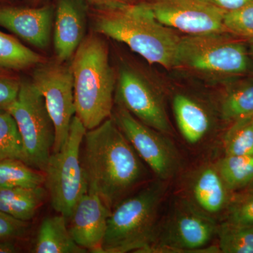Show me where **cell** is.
Masks as SVG:
<instances>
[{
	"instance_id": "cell-24",
	"label": "cell",
	"mask_w": 253,
	"mask_h": 253,
	"mask_svg": "<svg viewBox=\"0 0 253 253\" xmlns=\"http://www.w3.org/2000/svg\"><path fill=\"white\" fill-rule=\"evenodd\" d=\"M219 251L253 253V226L226 221L217 229Z\"/></svg>"
},
{
	"instance_id": "cell-13",
	"label": "cell",
	"mask_w": 253,
	"mask_h": 253,
	"mask_svg": "<svg viewBox=\"0 0 253 253\" xmlns=\"http://www.w3.org/2000/svg\"><path fill=\"white\" fill-rule=\"evenodd\" d=\"M111 212L97 194L87 191L83 195L68 219L75 242L86 251L101 253Z\"/></svg>"
},
{
	"instance_id": "cell-19",
	"label": "cell",
	"mask_w": 253,
	"mask_h": 253,
	"mask_svg": "<svg viewBox=\"0 0 253 253\" xmlns=\"http://www.w3.org/2000/svg\"><path fill=\"white\" fill-rule=\"evenodd\" d=\"M46 193L43 186L0 189V211L29 221L44 202Z\"/></svg>"
},
{
	"instance_id": "cell-4",
	"label": "cell",
	"mask_w": 253,
	"mask_h": 253,
	"mask_svg": "<svg viewBox=\"0 0 253 253\" xmlns=\"http://www.w3.org/2000/svg\"><path fill=\"white\" fill-rule=\"evenodd\" d=\"M166 191L157 179L129 195L111 210L101 253H146L158 231V214Z\"/></svg>"
},
{
	"instance_id": "cell-27",
	"label": "cell",
	"mask_w": 253,
	"mask_h": 253,
	"mask_svg": "<svg viewBox=\"0 0 253 253\" xmlns=\"http://www.w3.org/2000/svg\"><path fill=\"white\" fill-rule=\"evenodd\" d=\"M224 26L226 33L251 39L253 36V1L226 12Z\"/></svg>"
},
{
	"instance_id": "cell-9",
	"label": "cell",
	"mask_w": 253,
	"mask_h": 253,
	"mask_svg": "<svg viewBox=\"0 0 253 253\" xmlns=\"http://www.w3.org/2000/svg\"><path fill=\"white\" fill-rule=\"evenodd\" d=\"M111 117L158 179L166 181L174 177L179 170L180 158L172 141L120 105Z\"/></svg>"
},
{
	"instance_id": "cell-28",
	"label": "cell",
	"mask_w": 253,
	"mask_h": 253,
	"mask_svg": "<svg viewBox=\"0 0 253 253\" xmlns=\"http://www.w3.org/2000/svg\"><path fill=\"white\" fill-rule=\"evenodd\" d=\"M16 73L17 71L0 66V111H7L17 99L21 78Z\"/></svg>"
},
{
	"instance_id": "cell-25",
	"label": "cell",
	"mask_w": 253,
	"mask_h": 253,
	"mask_svg": "<svg viewBox=\"0 0 253 253\" xmlns=\"http://www.w3.org/2000/svg\"><path fill=\"white\" fill-rule=\"evenodd\" d=\"M229 156H253V115L234 121L224 138Z\"/></svg>"
},
{
	"instance_id": "cell-32",
	"label": "cell",
	"mask_w": 253,
	"mask_h": 253,
	"mask_svg": "<svg viewBox=\"0 0 253 253\" xmlns=\"http://www.w3.org/2000/svg\"><path fill=\"white\" fill-rule=\"evenodd\" d=\"M88 1L96 6L97 9L113 7V6L128 2L127 0H88Z\"/></svg>"
},
{
	"instance_id": "cell-17",
	"label": "cell",
	"mask_w": 253,
	"mask_h": 253,
	"mask_svg": "<svg viewBox=\"0 0 253 253\" xmlns=\"http://www.w3.org/2000/svg\"><path fill=\"white\" fill-rule=\"evenodd\" d=\"M173 111L181 135L190 144L202 140L211 126L207 112L196 101L184 94L173 99Z\"/></svg>"
},
{
	"instance_id": "cell-21",
	"label": "cell",
	"mask_w": 253,
	"mask_h": 253,
	"mask_svg": "<svg viewBox=\"0 0 253 253\" xmlns=\"http://www.w3.org/2000/svg\"><path fill=\"white\" fill-rule=\"evenodd\" d=\"M44 173L38 170L19 159L0 161V189L36 188L43 186Z\"/></svg>"
},
{
	"instance_id": "cell-23",
	"label": "cell",
	"mask_w": 253,
	"mask_h": 253,
	"mask_svg": "<svg viewBox=\"0 0 253 253\" xmlns=\"http://www.w3.org/2000/svg\"><path fill=\"white\" fill-rule=\"evenodd\" d=\"M224 119L234 121L253 115V78L244 80L233 86L221 106Z\"/></svg>"
},
{
	"instance_id": "cell-11",
	"label": "cell",
	"mask_w": 253,
	"mask_h": 253,
	"mask_svg": "<svg viewBox=\"0 0 253 253\" xmlns=\"http://www.w3.org/2000/svg\"><path fill=\"white\" fill-rule=\"evenodd\" d=\"M160 23L187 35L226 33L225 11L202 0H147Z\"/></svg>"
},
{
	"instance_id": "cell-15",
	"label": "cell",
	"mask_w": 253,
	"mask_h": 253,
	"mask_svg": "<svg viewBox=\"0 0 253 253\" xmlns=\"http://www.w3.org/2000/svg\"><path fill=\"white\" fill-rule=\"evenodd\" d=\"M86 9L83 0H58L54 14V46L56 59H72L85 38Z\"/></svg>"
},
{
	"instance_id": "cell-18",
	"label": "cell",
	"mask_w": 253,
	"mask_h": 253,
	"mask_svg": "<svg viewBox=\"0 0 253 253\" xmlns=\"http://www.w3.org/2000/svg\"><path fill=\"white\" fill-rule=\"evenodd\" d=\"M192 189L198 207L208 214L220 212L227 204L229 190L217 168L203 169L194 179Z\"/></svg>"
},
{
	"instance_id": "cell-29",
	"label": "cell",
	"mask_w": 253,
	"mask_h": 253,
	"mask_svg": "<svg viewBox=\"0 0 253 253\" xmlns=\"http://www.w3.org/2000/svg\"><path fill=\"white\" fill-rule=\"evenodd\" d=\"M29 230L28 221L21 220L0 211V241L21 242Z\"/></svg>"
},
{
	"instance_id": "cell-36",
	"label": "cell",
	"mask_w": 253,
	"mask_h": 253,
	"mask_svg": "<svg viewBox=\"0 0 253 253\" xmlns=\"http://www.w3.org/2000/svg\"><path fill=\"white\" fill-rule=\"evenodd\" d=\"M249 41H251L253 43V36L251 38V39H249Z\"/></svg>"
},
{
	"instance_id": "cell-1",
	"label": "cell",
	"mask_w": 253,
	"mask_h": 253,
	"mask_svg": "<svg viewBox=\"0 0 253 253\" xmlns=\"http://www.w3.org/2000/svg\"><path fill=\"white\" fill-rule=\"evenodd\" d=\"M81 163L87 191L97 194L111 211L147 180L143 161L112 117L86 130Z\"/></svg>"
},
{
	"instance_id": "cell-3",
	"label": "cell",
	"mask_w": 253,
	"mask_h": 253,
	"mask_svg": "<svg viewBox=\"0 0 253 253\" xmlns=\"http://www.w3.org/2000/svg\"><path fill=\"white\" fill-rule=\"evenodd\" d=\"M71 61L75 107L86 130L112 116L115 75L107 45L95 34L85 37Z\"/></svg>"
},
{
	"instance_id": "cell-35",
	"label": "cell",
	"mask_w": 253,
	"mask_h": 253,
	"mask_svg": "<svg viewBox=\"0 0 253 253\" xmlns=\"http://www.w3.org/2000/svg\"><path fill=\"white\" fill-rule=\"evenodd\" d=\"M249 189L250 195H253V181L250 184Z\"/></svg>"
},
{
	"instance_id": "cell-34",
	"label": "cell",
	"mask_w": 253,
	"mask_h": 253,
	"mask_svg": "<svg viewBox=\"0 0 253 253\" xmlns=\"http://www.w3.org/2000/svg\"><path fill=\"white\" fill-rule=\"evenodd\" d=\"M12 0H0V3L1 4H11Z\"/></svg>"
},
{
	"instance_id": "cell-7",
	"label": "cell",
	"mask_w": 253,
	"mask_h": 253,
	"mask_svg": "<svg viewBox=\"0 0 253 253\" xmlns=\"http://www.w3.org/2000/svg\"><path fill=\"white\" fill-rule=\"evenodd\" d=\"M22 139L25 163L44 172L54 147V123L31 81L21 78L17 99L8 108Z\"/></svg>"
},
{
	"instance_id": "cell-5",
	"label": "cell",
	"mask_w": 253,
	"mask_h": 253,
	"mask_svg": "<svg viewBox=\"0 0 253 253\" xmlns=\"http://www.w3.org/2000/svg\"><path fill=\"white\" fill-rule=\"evenodd\" d=\"M86 129L75 116L67 139L61 149L51 153L45 170L44 184L51 206L67 219L82 196L87 182L81 163V146Z\"/></svg>"
},
{
	"instance_id": "cell-22",
	"label": "cell",
	"mask_w": 253,
	"mask_h": 253,
	"mask_svg": "<svg viewBox=\"0 0 253 253\" xmlns=\"http://www.w3.org/2000/svg\"><path fill=\"white\" fill-rule=\"evenodd\" d=\"M216 168L229 191L242 189L253 181V156L225 155Z\"/></svg>"
},
{
	"instance_id": "cell-16",
	"label": "cell",
	"mask_w": 253,
	"mask_h": 253,
	"mask_svg": "<svg viewBox=\"0 0 253 253\" xmlns=\"http://www.w3.org/2000/svg\"><path fill=\"white\" fill-rule=\"evenodd\" d=\"M67 218L62 214L45 218L37 233L34 253H84L85 249L73 240L67 225Z\"/></svg>"
},
{
	"instance_id": "cell-26",
	"label": "cell",
	"mask_w": 253,
	"mask_h": 253,
	"mask_svg": "<svg viewBox=\"0 0 253 253\" xmlns=\"http://www.w3.org/2000/svg\"><path fill=\"white\" fill-rule=\"evenodd\" d=\"M10 158L25 162L22 139L14 118L8 111H0V161Z\"/></svg>"
},
{
	"instance_id": "cell-2",
	"label": "cell",
	"mask_w": 253,
	"mask_h": 253,
	"mask_svg": "<svg viewBox=\"0 0 253 253\" xmlns=\"http://www.w3.org/2000/svg\"><path fill=\"white\" fill-rule=\"evenodd\" d=\"M95 33L124 43L151 64L176 67L181 37L155 18L146 2L96 9Z\"/></svg>"
},
{
	"instance_id": "cell-6",
	"label": "cell",
	"mask_w": 253,
	"mask_h": 253,
	"mask_svg": "<svg viewBox=\"0 0 253 253\" xmlns=\"http://www.w3.org/2000/svg\"><path fill=\"white\" fill-rule=\"evenodd\" d=\"M225 34L181 37L176 67L215 76H239L249 72L252 59L246 44Z\"/></svg>"
},
{
	"instance_id": "cell-8",
	"label": "cell",
	"mask_w": 253,
	"mask_h": 253,
	"mask_svg": "<svg viewBox=\"0 0 253 253\" xmlns=\"http://www.w3.org/2000/svg\"><path fill=\"white\" fill-rule=\"evenodd\" d=\"M59 60L39 63L34 67L31 82L42 95L46 109L54 123L55 141L53 152L61 149L67 139L76 116L74 83L71 66Z\"/></svg>"
},
{
	"instance_id": "cell-12",
	"label": "cell",
	"mask_w": 253,
	"mask_h": 253,
	"mask_svg": "<svg viewBox=\"0 0 253 253\" xmlns=\"http://www.w3.org/2000/svg\"><path fill=\"white\" fill-rule=\"evenodd\" d=\"M118 86L120 106L150 127L163 134H172L162 100L144 78L131 70L123 68Z\"/></svg>"
},
{
	"instance_id": "cell-37",
	"label": "cell",
	"mask_w": 253,
	"mask_h": 253,
	"mask_svg": "<svg viewBox=\"0 0 253 253\" xmlns=\"http://www.w3.org/2000/svg\"><path fill=\"white\" fill-rule=\"evenodd\" d=\"M252 56H253V49H252Z\"/></svg>"
},
{
	"instance_id": "cell-30",
	"label": "cell",
	"mask_w": 253,
	"mask_h": 253,
	"mask_svg": "<svg viewBox=\"0 0 253 253\" xmlns=\"http://www.w3.org/2000/svg\"><path fill=\"white\" fill-rule=\"evenodd\" d=\"M228 221L253 226V195H249L231 206Z\"/></svg>"
},
{
	"instance_id": "cell-20",
	"label": "cell",
	"mask_w": 253,
	"mask_h": 253,
	"mask_svg": "<svg viewBox=\"0 0 253 253\" xmlns=\"http://www.w3.org/2000/svg\"><path fill=\"white\" fill-rule=\"evenodd\" d=\"M45 59L23 44L17 38L0 31V66L21 71L34 68Z\"/></svg>"
},
{
	"instance_id": "cell-10",
	"label": "cell",
	"mask_w": 253,
	"mask_h": 253,
	"mask_svg": "<svg viewBox=\"0 0 253 253\" xmlns=\"http://www.w3.org/2000/svg\"><path fill=\"white\" fill-rule=\"evenodd\" d=\"M217 229L208 213L181 201L176 203L163 227L158 229V245L150 251L157 246L163 251H198L212 241Z\"/></svg>"
},
{
	"instance_id": "cell-33",
	"label": "cell",
	"mask_w": 253,
	"mask_h": 253,
	"mask_svg": "<svg viewBox=\"0 0 253 253\" xmlns=\"http://www.w3.org/2000/svg\"><path fill=\"white\" fill-rule=\"evenodd\" d=\"M19 242L12 241H0V253H17L21 249Z\"/></svg>"
},
{
	"instance_id": "cell-31",
	"label": "cell",
	"mask_w": 253,
	"mask_h": 253,
	"mask_svg": "<svg viewBox=\"0 0 253 253\" xmlns=\"http://www.w3.org/2000/svg\"><path fill=\"white\" fill-rule=\"evenodd\" d=\"M202 1L227 12V11L239 9L245 4L251 2L253 0H202Z\"/></svg>"
},
{
	"instance_id": "cell-38",
	"label": "cell",
	"mask_w": 253,
	"mask_h": 253,
	"mask_svg": "<svg viewBox=\"0 0 253 253\" xmlns=\"http://www.w3.org/2000/svg\"><path fill=\"white\" fill-rule=\"evenodd\" d=\"M127 1H128V0H127Z\"/></svg>"
},
{
	"instance_id": "cell-14",
	"label": "cell",
	"mask_w": 253,
	"mask_h": 253,
	"mask_svg": "<svg viewBox=\"0 0 253 253\" xmlns=\"http://www.w3.org/2000/svg\"><path fill=\"white\" fill-rule=\"evenodd\" d=\"M54 17L51 6L30 8L0 3V27L40 49L49 45Z\"/></svg>"
}]
</instances>
